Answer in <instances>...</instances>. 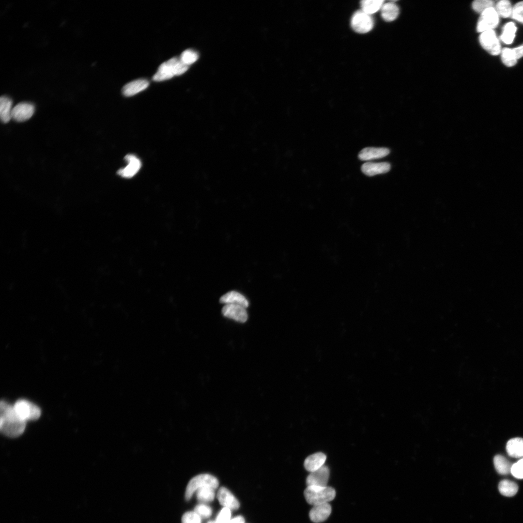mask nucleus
Listing matches in <instances>:
<instances>
[{
  "mask_svg": "<svg viewBox=\"0 0 523 523\" xmlns=\"http://www.w3.org/2000/svg\"><path fill=\"white\" fill-rule=\"evenodd\" d=\"M499 492L505 496L511 497L516 494L518 486L514 482L508 479L501 481L498 485Z\"/></svg>",
  "mask_w": 523,
  "mask_h": 523,
  "instance_id": "b1692460",
  "label": "nucleus"
},
{
  "mask_svg": "<svg viewBox=\"0 0 523 523\" xmlns=\"http://www.w3.org/2000/svg\"><path fill=\"white\" fill-rule=\"evenodd\" d=\"M219 485L218 479L213 475L209 474H201L196 476L189 481L185 492V498L190 500L194 492L200 488L210 486L215 489Z\"/></svg>",
  "mask_w": 523,
  "mask_h": 523,
  "instance_id": "20e7f679",
  "label": "nucleus"
},
{
  "mask_svg": "<svg viewBox=\"0 0 523 523\" xmlns=\"http://www.w3.org/2000/svg\"><path fill=\"white\" fill-rule=\"evenodd\" d=\"M493 464L499 474L506 475L510 473L512 464L503 456L496 455L493 458Z\"/></svg>",
  "mask_w": 523,
  "mask_h": 523,
  "instance_id": "5701e85b",
  "label": "nucleus"
},
{
  "mask_svg": "<svg viewBox=\"0 0 523 523\" xmlns=\"http://www.w3.org/2000/svg\"><path fill=\"white\" fill-rule=\"evenodd\" d=\"M188 66L184 63L180 58L173 57L162 63L158 67L153 79L161 81L169 79L174 76H179L185 72Z\"/></svg>",
  "mask_w": 523,
  "mask_h": 523,
  "instance_id": "f03ea898",
  "label": "nucleus"
},
{
  "mask_svg": "<svg viewBox=\"0 0 523 523\" xmlns=\"http://www.w3.org/2000/svg\"><path fill=\"white\" fill-rule=\"evenodd\" d=\"M217 498L222 506L231 510H236L240 507L238 500L225 487H222L219 488L217 493Z\"/></svg>",
  "mask_w": 523,
  "mask_h": 523,
  "instance_id": "ddd939ff",
  "label": "nucleus"
},
{
  "mask_svg": "<svg viewBox=\"0 0 523 523\" xmlns=\"http://www.w3.org/2000/svg\"><path fill=\"white\" fill-rule=\"evenodd\" d=\"M220 302L225 305H240L246 308L249 305V302L246 298L242 294L235 291L229 292L222 295L220 298Z\"/></svg>",
  "mask_w": 523,
  "mask_h": 523,
  "instance_id": "a211bd4d",
  "label": "nucleus"
},
{
  "mask_svg": "<svg viewBox=\"0 0 523 523\" xmlns=\"http://www.w3.org/2000/svg\"><path fill=\"white\" fill-rule=\"evenodd\" d=\"M391 166L387 162H367L361 166L362 171L365 175L372 176L377 174L385 173L389 171Z\"/></svg>",
  "mask_w": 523,
  "mask_h": 523,
  "instance_id": "2eb2a0df",
  "label": "nucleus"
},
{
  "mask_svg": "<svg viewBox=\"0 0 523 523\" xmlns=\"http://www.w3.org/2000/svg\"><path fill=\"white\" fill-rule=\"evenodd\" d=\"M512 49L517 60L523 56V44Z\"/></svg>",
  "mask_w": 523,
  "mask_h": 523,
  "instance_id": "e433bc0d",
  "label": "nucleus"
},
{
  "mask_svg": "<svg viewBox=\"0 0 523 523\" xmlns=\"http://www.w3.org/2000/svg\"><path fill=\"white\" fill-rule=\"evenodd\" d=\"M228 523H245V519L242 516H238L231 519Z\"/></svg>",
  "mask_w": 523,
  "mask_h": 523,
  "instance_id": "4c0bfd02",
  "label": "nucleus"
},
{
  "mask_svg": "<svg viewBox=\"0 0 523 523\" xmlns=\"http://www.w3.org/2000/svg\"><path fill=\"white\" fill-rule=\"evenodd\" d=\"M479 40L483 48L490 54L497 55L500 53L501 45L493 30L481 32Z\"/></svg>",
  "mask_w": 523,
  "mask_h": 523,
  "instance_id": "6e6552de",
  "label": "nucleus"
},
{
  "mask_svg": "<svg viewBox=\"0 0 523 523\" xmlns=\"http://www.w3.org/2000/svg\"><path fill=\"white\" fill-rule=\"evenodd\" d=\"M510 473L518 479H523V458L512 464Z\"/></svg>",
  "mask_w": 523,
  "mask_h": 523,
  "instance_id": "72a5a7b5",
  "label": "nucleus"
},
{
  "mask_svg": "<svg viewBox=\"0 0 523 523\" xmlns=\"http://www.w3.org/2000/svg\"><path fill=\"white\" fill-rule=\"evenodd\" d=\"M326 456L318 452L309 456L304 461V467L308 472H313L322 467L326 460Z\"/></svg>",
  "mask_w": 523,
  "mask_h": 523,
  "instance_id": "6ab92c4d",
  "label": "nucleus"
},
{
  "mask_svg": "<svg viewBox=\"0 0 523 523\" xmlns=\"http://www.w3.org/2000/svg\"><path fill=\"white\" fill-rule=\"evenodd\" d=\"M501 59L502 62L507 66H512L517 62V59L511 48H504L502 50Z\"/></svg>",
  "mask_w": 523,
  "mask_h": 523,
  "instance_id": "c85d7f7f",
  "label": "nucleus"
},
{
  "mask_svg": "<svg viewBox=\"0 0 523 523\" xmlns=\"http://www.w3.org/2000/svg\"><path fill=\"white\" fill-rule=\"evenodd\" d=\"M380 10L383 19L387 22L396 19L399 13L398 6L391 1L384 3Z\"/></svg>",
  "mask_w": 523,
  "mask_h": 523,
  "instance_id": "412c9836",
  "label": "nucleus"
},
{
  "mask_svg": "<svg viewBox=\"0 0 523 523\" xmlns=\"http://www.w3.org/2000/svg\"><path fill=\"white\" fill-rule=\"evenodd\" d=\"M511 17L523 24V1L517 3L513 7Z\"/></svg>",
  "mask_w": 523,
  "mask_h": 523,
  "instance_id": "f704fd0d",
  "label": "nucleus"
},
{
  "mask_svg": "<svg viewBox=\"0 0 523 523\" xmlns=\"http://www.w3.org/2000/svg\"><path fill=\"white\" fill-rule=\"evenodd\" d=\"M231 509L224 507L219 512L215 519L217 523H228L231 520Z\"/></svg>",
  "mask_w": 523,
  "mask_h": 523,
  "instance_id": "c9c22d12",
  "label": "nucleus"
},
{
  "mask_svg": "<svg viewBox=\"0 0 523 523\" xmlns=\"http://www.w3.org/2000/svg\"><path fill=\"white\" fill-rule=\"evenodd\" d=\"M208 523H217L215 521H209Z\"/></svg>",
  "mask_w": 523,
  "mask_h": 523,
  "instance_id": "58836bf2",
  "label": "nucleus"
},
{
  "mask_svg": "<svg viewBox=\"0 0 523 523\" xmlns=\"http://www.w3.org/2000/svg\"><path fill=\"white\" fill-rule=\"evenodd\" d=\"M17 416L26 422L28 420H35L41 415V410L35 404L26 400H19L13 405Z\"/></svg>",
  "mask_w": 523,
  "mask_h": 523,
  "instance_id": "39448f33",
  "label": "nucleus"
},
{
  "mask_svg": "<svg viewBox=\"0 0 523 523\" xmlns=\"http://www.w3.org/2000/svg\"><path fill=\"white\" fill-rule=\"evenodd\" d=\"M389 153V150L385 148L366 147L360 151L358 158L363 161L369 160L384 157Z\"/></svg>",
  "mask_w": 523,
  "mask_h": 523,
  "instance_id": "dca6fc26",
  "label": "nucleus"
},
{
  "mask_svg": "<svg viewBox=\"0 0 523 523\" xmlns=\"http://www.w3.org/2000/svg\"><path fill=\"white\" fill-rule=\"evenodd\" d=\"M201 518L194 511L185 512L182 516V523H201Z\"/></svg>",
  "mask_w": 523,
  "mask_h": 523,
  "instance_id": "473e14b6",
  "label": "nucleus"
},
{
  "mask_svg": "<svg viewBox=\"0 0 523 523\" xmlns=\"http://www.w3.org/2000/svg\"><path fill=\"white\" fill-rule=\"evenodd\" d=\"M195 511L201 518H207L212 514V509L209 506L200 504L197 505L194 508Z\"/></svg>",
  "mask_w": 523,
  "mask_h": 523,
  "instance_id": "2f4dec72",
  "label": "nucleus"
},
{
  "mask_svg": "<svg viewBox=\"0 0 523 523\" xmlns=\"http://www.w3.org/2000/svg\"><path fill=\"white\" fill-rule=\"evenodd\" d=\"M506 450L511 457L523 458V438H514L510 439L507 444Z\"/></svg>",
  "mask_w": 523,
  "mask_h": 523,
  "instance_id": "aec40b11",
  "label": "nucleus"
},
{
  "mask_svg": "<svg viewBox=\"0 0 523 523\" xmlns=\"http://www.w3.org/2000/svg\"><path fill=\"white\" fill-rule=\"evenodd\" d=\"M499 15L494 7L486 9L481 14L477 24L478 32H484L492 30L497 27L499 23Z\"/></svg>",
  "mask_w": 523,
  "mask_h": 523,
  "instance_id": "0eeeda50",
  "label": "nucleus"
},
{
  "mask_svg": "<svg viewBox=\"0 0 523 523\" xmlns=\"http://www.w3.org/2000/svg\"><path fill=\"white\" fill-rule=\"evenodd\" d=\"M180 59L184 63L188 66L198 60V54L193 50L186 49L182 53Z\"/></svg>",
  "mask_w": 523,
  "mask_h": 523,
  "instance_id": "c756f323",
  "label": "nucleus"
},
{
  "mask_svg": "<svg viewBox=\"0 0 523 523\" xmlns=\"http://www.w3.org/2000/svg\"><path fill=\"white\" fill-rule=\"evenodd\" d=\"M125 159L127 165L125 168L119 169L118 174L124 178H131L139 171L141 163L139 158L133 154L126 155Z\"/></svg>",
  "mask_w": 523,
  "mask_h": 523,
  "instance_id": "f8f14e48",
  "label": "nucleus"
},
{
  "mask_svg": "<svg viewBox=\"0 0 523 523\" xmlns=\"http://www.w3.org/2000/svg\"><path fill=\"white\" fill-rule=\"evenodd\" d=\"M495 9L499 16L507 18L511 16L513 7L508 0H502L496 4Z\"/></svg>",
  "mask_w": 523,
  "mask_h": 523,
  "instance_id": "cd10ccee",
  "label": "nucleus"
},
{
  "mask_svg": "<svg viewBox=\"0 0 523 523\" xmlns=\"http://www.w3.org/2000/svg\"><path fill=\"white\" fill-rule=\"evenodd\" d=\"M329 477V470L328 468L326 466L323 465L319 469L310 472L306 479L307 486H327Z\"/></svg>",
  "mask_w": 523,
  "mask_h": 523,
  "instance_id": "9d476101",
  "label": "nucleus"
},
{
  "mask_svg": "<svg viewBox=\"0 0 523 523\" xmlns=\"http://www.w3.org/2000/svg\"><path fill=\"white\" fill-rule=\"evenodd\" d=\"M12 101L8 97L2 96L0 99V117L3 123H7L12 119Z\"/></svg>",
  "mask_w": 523,
  "mask_h": 523,
  "instance_id": "4be33fe9",
  "label": "nucleus"
},
{
  "mask_svg": "<svg viewBox=\"0 0 523 523\" xmlns=\"http://www.w3.org/2000/svg\"><path fill=\"white\" fill-rule=\"evenodd\" d=\"M516 27L513 22L507 23L504 27L501 40L505 44H510L513 42L515 36Z\"/></svg>",
  "mask_w": 523,
  "mask_h": 523,
  "instance_id": "bb28decb",
  "label": "nucleus"
},
{
  "mask_svg": "<svg viewBox=\"0 0 523 523\" xmlns=\"http://www.w3.org/2000/svg\"><path fill=\"white\" fill-rule=\"evenodd\" d=\"M331 510V507L328 503L313 506L309 511V516L314 523L323 522L328 518Z\"/></svg>",
  "mask_w": 523,
  "mask_h": 523,
  "instance_id": "4468645a",
  "label": "nucleus"
},
{
  "mask_svg": "<svg viewBox=\"0 0 523 523\" xmlns=\"http://www.w3.org/2000/svg\"><path fill=\"white\" fill-rule=\"evenodd\" d=\"M222 313L224 316L240 323L246 322L248 318L246 308L238 305H225Z\"/></svg>",
  "mask_w": 523,
  "mask_h": 523,
  "instance_id": "1a4fd4ad",
  "label": "nucleus"
},
{
  "mask_svg": "<svg viewBox=\"0 0 523 523\" xmlns=\"http://www.w3.org/2000/svg\"><path fill=\"white\" fill-rule=\"evenodd\" d=\"M384 3L382 0H364L361 1V10L366 14L371 15L380 9Z\"/></svg>",
  "mask_w": 523,
  "mask_h": 523,
  "instance_id": "393cba45",
  "label": "nucleus"
},
{
  "mask_svg": "<svg viewBox=\"0 0 523 523\" xmlns=\"http://www.w3.org/2000/svg\"><path fill=\"white\" fill-rule=\"evenodd\" d=\"M0 430L4 435L12 437L20 436L24 432L26 422L16 415L14 406L3 400L0 403Z\"/></svg>",
  "mask_w": 523,
  "mask_h": 523,
  "instance_id": "f257e3e1",
  "label": "nucleus"
},
{
  "mask_svg": "<svg viewBox=\"0 0 523 523\" xmlns=\"http://www.w3.org/2000/svg\"><path fill=\"white\" fill-rule=\"evenodd\" d=\"M215 490L210 486L199 488L195 492L197 499L202 502H209L213 501L215 496Z\"/></svg>",
  "mask_w": 523,
  "mask_h": 523,
  "instance_id": "a878e982",
  "label": "nucleus"
},
{
  "mask_svg": "<svg viewBox=\"0 0 523 523\" xmlns=\"http://www.w3.org/2000/svg\"><path fill=\"white\" fill-rule=\"evenodd\" d=\"M149 85V81L145 79H136L125 84L122 92L126 96H133L146 89Z\"/></svg>",
  "mask_w": 523,
  "mask_h": 523,
  "instance_id": "f3484780",
  "label": "nucleus"
},
{
  "mask_svg": "<svg viewBox=\"0 0 523 523\" xmlns=\"http://www.w3.org/2000/svg\"><path fill=\"white\" fill-rule=\"evenodd\" d=\"M494 4L492 0H476L473 1L472 7L476 12L481 14L486 9L493 7Z\"/></svg>",
  "mask_w": 523,
  "mask_h": 523,
  "instance_id": "7c9ffc66",
  "label": "nucleus"
},
{
  "mask_svg": "<svg viewBox=\"0 0 523 523\" xmlns=\"http://www.w3.org/2000/svg\"><path fill=\"white\" fill-rule=\"evenodd\" d=\"M304 494L309 504L315 506L333 500L335 497L336 492L330 487L310 486L305 490Z\"/></svg>",
  "mask_w": 523,
  "mask_h": 523,
  "instance_id": "7ed1b4c3",
  "label": "nucleus"
},
{
  "mask_svg": "<svg viewBox=\"0 0 523 523\" xmlns=\"http://www.w3.org/2000/svg\"><path fill=\"white\" fill-rule=\"evenodd\" d=\"M34 110V105L30 103H18L13 108L12 118L18 122L25 121L31 117Z\"/></svg>",
  "mask_w": 523,
  "mask_h": 523,
  "instance_id": "9b49d317",
  "label": "nucleus"
},
{
  "mask_svg": "<svg viewBox=\"0 0 523 523\" xmlns=\"http://www.w3.org/2000/svg\"><path fill=\"white\" fill-rule=\"evenodd\" d=\"M351 25L353 29L356 32L365 33L372 30L374 22L370 15L359 10L353 15Z\"/></svg>",
  "mask_w": 523,
  "mask_h": 523,
  "instance_id": "423d86ee",
  "label": "nucleus"
}]
</instances>
